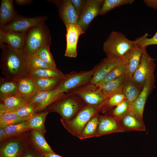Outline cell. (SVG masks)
Listing matches in <instances>:
<instances>
[{
    "label": "cell",
    "mask_w": 157,
    "mask_h": 157,
    "mask_svg": "<svg viewBox=\"0 0 157 157\" xmlns=\"http://www.w3.org/2000/svg\"><path fill=\"white\" fill-rule=\"evenodd\" d=\"M0 44L2 49L0 66L5 78L17 81L29 76L30 70L27 57L22 51L12 49L3 43Z\"/></svg>",
    "instance_id": "1"
},
{
    "label": "cell",
    "mask_w": 157,
    "mask_h": 157,
    "mask_svg": "<svg viewBox=\"0 0 157 157\" xmlns=\"http://www.w3.org/2000/svg\"><path fill=\"white\" fill-rule=\"evenodd\" d=\"M51 42L50 31L43 22L34 26L24 32V40L22 51L28 57L36 54L40 48L50 46Z\"/></svg>",
    "instance_id": "2"
},
{
    "label": "cell",
    "mask_w": 157,
    "mask_h": 157,
    "mask_svg": "<svg viewBox=\"0 0 157 157\" xmlns=\"http://www.w3.org/2000/svg\"><path fill=\"white\" fill-rule=\"evenodd\" d=\"M82 99L75 94H65L45 110L49 113L59 114L61 119L69 121L73 119L85 105Z\"/></svg>",
    "instance_id": "3"
},
{
    "label": "cell",
    "mask_w": 157,
    "mask_h": 157,
    "mask_svg": "<svg viewBox=\"0 0 157 157\" xmlns=\"http://www.w3.org/2000/svg\"><path fill=\"white\" fill-rule=\"evenodd\" d=\"M135 44V40H129L123 34L113 31L104 42L103 50L107 56L124 59Z\"/></svg>",
    "instance_id": "4"
},
{
    "label": "cell",
    "mask_w": 157,
    "mask_h": 157,
    "mask_svg": "<svg viewBox=\"0 0 157 157\" xmlns=\"http://www.w3.org/2000/svg\"><path fill=\"white\" fill-rule=\"evenodd\" d=\"M102 107L85 105L71 120L66 121L61 119L60 121L67 130L78 138L89 121L95 115L101 111Z\"/></svg>",
    "instance_id": "5"
},
{
    "label": "cell",
    "mask_w": 157,
    "mask_h": 157,
    "mask_svg": "<svg viewBox=\"0 0 157 157\" xmlns=\"http://www.w3.org/2000/svg\"><path fill=\"white\" fill-rule=\"evenodd\" d=\"M93 74L92 69L79 72H72L65 74L55 90L59 93L71 91L90 83Z\"/></svg>",
    "instance_id": "6"
},
{
    "label": "cell",
    "mask_w": 157,
    "mask_h": 157,
    "mask_svg": "<svg viewBox=\"0 0 157 157\" xmlns=\"http://www.w3.org/2000/svg\"><path fill=\"white\" fill-rule=\"evenodd\" d=\"M30 130L1 142L0 157H20L28 143Z\"/></svg>",
    "instance_id": "7"
},
{
    "label": "cell",
    "mask_w": 157,
    "mask_h": 157,
    "mask_svg": "<svg viewBox=\"0 0 157 157\" xmlns=\"http://www.w3.org/2000/svg\"><path fill=\"white\" fill-rule=\"evenodd\" d=\"M69 92L78 95L86 105L102 106L106 101L99 87L90 83Z\"/></svg>",
    "instance_id": "8"
},
{
    "label": "cell",
    "mask_w": 157,
    "mask_h": 157,
    "mask_svg": "<svg viewBox=\"0 0 157 157\" xmlns=\"http://www.w3.org/2000/svg\"><path fill=\"white\" fill-rule=\"evenodd\" d=\"M155 67L154 59L148 53L146 48H144L139 65L131 78L143 86L147 80L154 78V72Z\"/></svg>",
    "instance_id": "9"
},
{
    "label": "cell",
    "mask_w": 157,
    "mask_h": 157,
    "mask_svg": "<svg viewBox=\"0 0 157 157\" xmlns=\"http://www.w3.org/2000/svg\"><path fill=\"white\" fill-rule=\"evenodd\" d=\"M47 18L46 16L28 18L17 15L11 21L0 27L4 32H24L31 27L44 22Z\"/></svg>",
    "instance_id": "10"
},
{
    "label": "cell",
    "mask_w": 157,
    "mask_h": 157,
    "mask_svg": "<svg viewBox=\"0 0 157 157\" xmlns=\"http://www.w3.org/2000/svg\"><path fill=\"white\" fill-rule=\"evenodd\" d=\"M124 63H125V61L124 58L107 56L92 69L93 74L90 83L96 85L113 69Z\"/></svg>",
    "instance_id": "11"
},
{
    "label": "cell",
    "mask_w": 157,
    "mask_h": 157,
    "mask_svg": "<svg viewBox=\"0 0 157 157\" xmlns=\"http://www.w3.org/2000/svg\"><path fill=\"white\" fill-rule=\"evenodd\" d=\"M154 78L147 80L143 85L139 96L133 103L129 104L128 111L133 114L141 122L143 120V114L146 100L154 88Z\"/></svg>",
    "instance_id": "12"
},
{
    "label": "cell",
    "mask_w": 157,
    "mask_h": 157,
    "mask_svg": "<svg viewBox=\"0 0 157 157\" xmlns=\"http://www.w3.org/2000/svg\"><path fill=\"white\" fill-rule=\"evenodd\" d=\"M104 0H87L79 18L78 24L85 31L99 13Z\"/></svg>",
    "instance_id": "13"
},
{
    "label": "cell",
    "mask_w": 157,
    "mask_h": 157,
    "mask_svg": "<svg viewBox=\"0 0 157 157\" xmlns=\"http://www.w3.org/2000/svg\"><path fill=\"white\" fill-rule=\"evenodd\" d=\"M57 7L60 18L66 27L78 24L79 18L71 0H48Z\"/></svg>",
    "instance_id": "14"
},
{
    "label": "cell",
    "mask_w": 157,
    "mask_h": 157,
    "mask_svg": "<svg viewBox=\"0 0 157 157\" xmlns=\"http://www.w3.org/2000/svg\"><path fill=\"white\" fill-rule=\"evenodd\" d=\"M66 28V46L65 56L70 58H76L79 37L85 31L78 24L71 25Z\"/></svg>",
    "instance_id": "15"
},
{
    "label": "cell",
    "mask_w": 157,
    "mask_h": 157,
    "mask_svg": "<svg viewBox=\"0 0 157 157\" xmlns=\"http://www.w3.org/2000/svg\"><path fill=\"white\" fill-rule=\"evenodd\" d=\"M143 49L135 44L126 54L124 58L126 66L125 78H132L139 65Z\"/></svg>",
    "instance_id": "16"
},
{
    "label": "cell",
    "mask_w": 157,
    "mask_h": 157,
    "mask_svg": "<svg viewBox=\"0 0 157 157\" xmlns=\"http://www.w3.org/2000/svg\"><path fill=\"white\" fill-rule=\"evenodd\" d=\"M65 94V93H58L55 89L50 91L39 92L30 102L35 105L37 108V113H38L45 110Z\"/></svg>",
    "instance_id": "17"
},
{
    "label": "cell",
    "mask_w": 157,
    "mask_h": 157,
    "mask_svg": "<svg viewBox=\"0 0 157 157\" xmlns=\"http://www.w3.org/2000/svg\"><path fill=\"white\" fill-rule=\"evenodd\" d=\"M118 132H123L120 119L107 115L99 116V123L95 137Z\"/></svg>",
    "instance_id": "18"
},
{
    "label": "cell",
    "mask_w": 157,
    "mask_h": 157,
    "mask_svg": "<svg viewBox=\"0 0 157 157\" xmlns=\"http://www.w3.org/2000/svg\"><path fill=\"white\" fill-rule=\"evenodd\" d=\"M24 32H6L0 30V42L6 43L9 48L22 51Z\"/></svg>",
    "instance_id": "19"
},
{
    "label": "cell",
    "mask_w": 157,
    "mask_h": 157,
    "mask_svg": "<svg viewBox=\"0 0 157 157\" xmlns=\"http://www.w3.org/2000/svg\"><path fill=\"white\" fill-rule=\"evenodd\" d=\"M28 143L43 155L55 152L47 142L44 135L34 130L31 129L30 130Z\"/></svg>",
    "instance_id": "20"
},
{
    "label": "cell",
    "mask_w": 157,
    "mask_h": 157,
    "mask_svg": "<svg viewBox=\"0 0 157 157\" xmlns=\"http://www.w3.org/2000/svg\"><path fill=\"white\" fill-rule=\"evenodd\" d=\"M17 94L22 96L30 102L39 92L31 78L26 77L17 81Z\"/></svg>",
    "instance_id": "21"
},
{
    "label": "cell",
    "mask_w": 157,
    "mask_h": 157,
    "mask_svg": "<svg viewBox=\"0 0 157 157\" xmlns=\"http://www.w3.org/2000/svg\"><path fill=\"white\" fill-rule=\"evenodd\" d=\"M120 123L123 132L144 131L146 129L144 122L128 111L120 119Z\"/></svg>",
    "instance_id": "22"
},
{
    "label": "cell",
    "mask_w": 157,
    "mask_h": 157,
    "mask_svg": "<svg viewBox=\"0 0 157 157\" xmlns=\"http://www.w3.org/2000/svg\"><path fill=\"white\" fill-rule=\"evenodd\" d=\"M0 110L15 112L29 102L26 98L17 94L0 100Z\"/></svg>",
    "instance_id": "23"
},
{
    "label": "cell",
    "mask_w": 157,
    "mask_h": 157,
    "mask_svg": "<svg viewBox=\"0 0 157 157\" xmlns=\"http://www.w3.org/2000/svg\"><path fill=\"white\" fill-rule=\"evenodd\" d=\"M143 86L139 85L132 78H125L122 88V94L129 105L137 99Z\"/></svg>",
    "instance_id": "24"
},
{
    "label": "cell",
    "mask_w": 157,
    "mask_h": 157,
    "mask_svg": "<svg viewBox=\"0 0 157 157\" xmlns=\"http://www.w3.org/2000/svg\"><path fill=\"white\" fill-rule=\"evenodd\" d=\"M125 79V75H124L99 86L106 100L114 94H122L123 86Z\"/></svg>",
    "instance_id": "25"
},
{
    "label": "cell",
    "mask_w": 157,
    "mask_h": 157,
    "mask_svg": "<svg viewBox=\"0 0 157 157\" xmlns=\"http://www.w3.org/2000/svg\"><path fill=\"white\" fill-rule=\"evenodd\" d=\"M12 0H2L0 8V28L14 18L18 14L14 10Z\"/></svg>",
    "instance_id": "26"
},
{
    "label": "cell",
    "mask_w": 157,
    "mask_h": 157,
    "mask_svg": "<svg viewBox=\"0 0 157 157\" xmlns=\"http://www.w3.org/2000/svg\"><path fill=\"white\" fill-rule=\"evenodd\" d=\"M49 112L44 111L36 113L27 120L30 129L34 130L43 135L46 132L44 122Z\"/></svg>",
    "instance_id": "27"
},
{
    "label": "cell",
    "mask_w": 157,
    "mask_h": 157,
    "mask_svg": "<svg viewBox=\"0 0 157 157\" xmlns=\"http://www.w3.org/2000/svg\"><path fill=\"white\" fill-rule=\"evenodd\" d=\"M39 92L56 89L63 78H31Z\"/></svg>",
    "instance_id": "28"
},
{
    "label": "cell",
    "mask_w": 157,
    "mask_h": 157,
    "mask_svg": "<svg viewBox=\"0 0 157 157\" xmlns=\"http://www.w3.org/2000/svg\"><path fill=\"white\" fill-rule=\"evenodd\" d=\"M17 81L0 78V100L17 94Z\"/></svg>",
    "instance_id": "29"
},
{
    "label": "cell",
    "mask_w": 157,
    "mask_h": 157,
    "mask_svg": "<svg viewBox=\"0 0 157 157\" xmlns=\"http://www.w3.org/2000/svg\"><path fill=\"white\" fill-rule=\"evenodd\" d=\"M29 118H21L15 112L0 110V127L18 123L26 121Z\"/></svg>",
    "instance_id": "30"
},
{
    "label": "cell",
    "mask_w": 157,
    "mask_h": 157,
    "mask_svg": "<svg viewBox=\"0 0 157 157\" xmlns=\"http://www.w3.org/2000/svg\"><path fill=\"white\" fill-rule=\"evenodd\" d=\"M65 74L59 70L52 68H44L30 71L29 76L33 78H63Z\"/></svg>",
    "instance_id": "31"
},
{
    "label": "cell",
    "mask_w": 157,
    "mask_h": 157,
    "mask_svg": "<svg viewBox=\"0 0 157 157\" xmlns=\"http://www.w3.org/2000/svg\"><path fill=\"white\" fill-rule=\"evenodd\" d=\"M99 116L97 113L89 121L78 138L79 139L83 140L95 137L99 123Z\"/></svg>",
    "instance_id": "32"
},
{
    "label": "cell",
    "mask_w": 157,
    "mask_h": 157,
    "mask_svg": "<svg viewBox=\"0 0 157 157\" xmlns=\"http://www.w3.org/2000/svg\"><path fill=\"white\" fill-rule=\"evenodd\" d=\"M27 120L4 127L8 139L19 135L31 129L28 126Z\"/></svg>",
    "instance_id": "33"
},
{
    "label": "cell",
    "mask_w": 157,
    "mask_h": 157,
    "mask_svg": "<svg viewBox=\"0 0 157 157\" xmlns=\"http://www.w3.org/2000/svg\"><path fill=\"white\" fill-rule=\"evenodd\" d=\"M134 0H104L99 15H103L116 8L122 5L132 4Z\"/></svg>",
    "instance_id": "34"
},
{
    "label": "cell",
    "mask_w": 157,
    "mask_h": 157,
    "mask_svg": "<svg viewBox=\"0 0 157 157\" xmlns=\"http://www.w3.org/2000/svg\"><path fill=\"white\" fill-rule=\"evenodd\" d=\"M126 69L125 63L118 65L111 71L102 80L95 85L97 86L102 85L125 75Z\"/></svg>",
    "instance_id": "35"
},
{
    "label": "cell",
    "mask_w": 157,
    "mask_h": 157,
    "mask_svg": "<svg viewBox=\"0 0 157 157\" xmlns=\"http://www.w3.org/2000/svg\"><path fill=\"white\" fill-rule=\"evenodd\" d=\"M26 57L30 71L40 69H53L40 58L36 54Z\"/></svg>",
    "instance_id": "36"
},
{
    "label": "cell",
    "mask_w": 157,
    "mask_h": 157,
    "mask_svg": "<svg viewBox=\"0 0 157 157\" xmlns=\"http://www.w3.org/2000/svg\"><path fill=\"white\" fill-rule=\"evenodd\" d=\"M15 112L20 117H30L37 113V108L34 104L30 102L18 109Z\"/></svg>",
    "instance_id": "37"
},
{
    "label": "cell",
    "mask_w": 157,
    "mask_h": 157,
    "mask_svg": "<svg viewBox=\"0 0 157 157\" xmlns=\"http://www.w3.org/2000/svg\"><path fill=\"white\" fill-rule=\"evenodd\" d=\"M50 46L43 47L38 50L36 54L51 68L56 69V66L53 56L51 53Z\"/></svg>",
    "instance_id": "38"
},
{
    "label": "cell",
    "mask_w": 157,
    "mask_h": 157,
    "mask_svg": "<svg viewBox=\"0 0 157 157\" xmlns=\"http://www.w3.org/2000/svg\"><path fill=\"white\" fill-rule=\"evenodd\" d=\"M125 97L122 94H114L110 97L104 104L101 111L104 113L115 107L125 100Z\"/></svg>",
    "instance_id": "39"
},
{
    "label": "cell",
    "mask_w": 157,
    "mask_h": 157,
    "mask_svg": "<svg viewBox=\"0 0 157 157\" xmlns=\"http://www.w3.org/2000/svg\"><path fill=\"white\" fill-rule=\"evenodd\" d=\"M148 34L147 33L138 37L135 40V44L142 48H147L149 45H157V31L153 36L151 38H148Z\"/></svg>",
    "instance_id": "40"
},
{
    "label": "cell",
    "mask_w": 157,
    "mask_h": 157,
    "mask_svg": "<svg viewBox=\"0 0 157 157\" xmlns=\"http://www.w3.org/2000/svg\"><path fill=\"white\" fill-rule=\"evenodd\" d=\"M129 106V103L125 100L115 106L112 110L110 115L109 116L120 119L127 112Z\"/></svg>",
    "instance_id": "41"
},
{
    "label": "cell",
    "mask_w": 157,
    "mask_h": 157,
    "mask_svg": "<svg viewBox=\"0 0 157 157\" xmlns=\"http://www.w3.org/2000/svg\"><path fill=\"white\" fill-rule=\"evenodd\" d=\"M20 157H44L42 154L36 150L28 143Z\"/></svg>",
    "instance_id": "42"
},
{
    "label": "cell",
    "mask_w": 157,
    "mask_h": 157,
    "mask_svg": "<svg viewBox=\"0 0 157 157\" xmlns=\"http://www.w3.org/2000/svg\"><path fill=\"white\" fill-rule=\"evenodd\" d=\"M71 0L79 19L86 0Z\"/></svg>",
    "instance_id": "43"
},
{
    "label": "cell",
    "mask_w": 157,
    "mask_h": 157,
    "mask_svg": "<svg viewBox=\"0 0 157 157\" xmlns=\"http://www.w3.org/2000/svg\"><path fill=\"white\" fill-rule=\"evenodd\" d=\"M143 1L147 6L157 10V0H144Z\"/></svg>",
    "instance_id": "44"
},
{
    "label": "cell",
    "mask_w": 157,
    "mask_h": 157,
    "mask_svg": "<svg viewBox=\"0 0 157 157\" xmlns=\"http://www.w3.org/2000/svg\"><path fill=\"white\" fill-rule=\"evenodd\" d=\"M8 138L4 127H0V142H4Z\"/></svg>",
    "instance_id": "45"
},
{
    "label": "cell",
    "mask_w": 157,
    "mask_h": 157,
    "mask_svg": "<svg viewBox=\"0 0 157 157\" xmlns=\"http://www.w3.org/2000/svg\"><path fill=\"white\" fill-rule=\"evenodd\" d=\"M33 0H16L15 1L16 4L19 5H24L29 4Z\"/></svg>",
    "instance_id": "46"
},
{
    "label": "cell",
    "mask_w": 157,
    "mask_h": 157,
    "mask_svg": "<svg viewBox=\"0 0 157 157\" xmlns=\"http://www.w3.org/2000/svg\"><path fill=\"white\" fill-rule=\"evenodd\" d=\"M43 156L44 157H64L57 154L55 152L45 154Z\"/></svg>",
    "instance_id": "47"
}]
</instances>
